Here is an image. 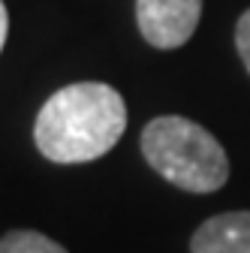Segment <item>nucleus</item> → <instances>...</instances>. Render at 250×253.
<instances>
[{"mask_svg":"<svg viewBox=\"0 0 250 253\" xmlns=\"http://www.w3.org/2000/svg\"><path fill=\"white\" fill-rule=\"evenodd\" d=\"M127 130L124 97L103 82L67 84L45 100L34 142L51 163H90L109 154Z\"/></svg>","mask_w":250,"mask_h":253,"instance_id":"1","label":"nucleus"},{"mask_svg":"<svg viewBox=\"0 0 250 253\" xmlns=\"http://www.w3.org/2000/svg\"><path fill=\"white\" fill-rule=\"evenodd\" d=\"M142 154L154 172L187 193H214L229 178L223 145L181 115L154 118L142 130Z\"/></svg>","mask_w":250,"mask_h":253,"instance_id":"2","label":"nucleus"},{"mask_svg":"<svg viewBox=\"0 0 250 253\" xmlns=\"http://www.w3.org/2000/svg\"><path fill=\"white\" fill-rule=\"evenodd\" d=\"M202 0H136V21L148 45L181 48L196 34Z\"/></svg>","mask_w":250,"mask_h":253,"instance_id":"3","label":"nucleus"},{"mask_svg":"<svg viewBox=\"0 0 250 253\" xmlns=\"http://www.w3.org/2000/svg\"><path fill=\"white\" fill-rule=\"evenodd\" d=\"M190 253H250V211L205 220L190 238Z\"/></svg>","mask_w":250,"mask_h":253,"instance_id":"4","label":"nucleus"},{"mask_svg":"<svg viewBox=\"0 0 250 253\" xmlns=\"http://www.w3.org/2000/svg\"><path fill=\"white\" fill-rule=\"evenodd\" d=\"M0 253H67V247L34 229H12L0 238Z\"/></svg>","mask_w":250,"mask_h":253,"instance_id":"5","label":"nucleus"},{"mask_svg":"<svg viewBox=\"0 0 250 253\" xmlns=\"http://www.w3.org/2000/svg\"><path fill=\"white\" fill-rule=\"evenodd\" d=\"M235 48L241 54V63H244V70L250 73V9L238 18L235 24Z\"/></svg>","mask_w":250,"mask_h":253,"instance_id":"6","label":"nucleus"},{"mask_svg":"<svg viewBox=\"0 0 250 253\" xmlns=\"http://www.w3.org/2000/svg\"><path fill=\"white\" fill-rule=\"evenodd\" d=\"M6 34H9V15H6L3 0H0V51H3V45H6Z\"/></svg>","mask_w":250,"mask_h":253,"instance_id":"7","label":"nucleus"}]
</instances>
